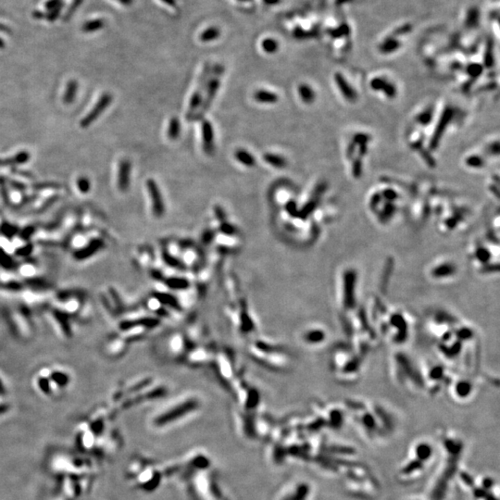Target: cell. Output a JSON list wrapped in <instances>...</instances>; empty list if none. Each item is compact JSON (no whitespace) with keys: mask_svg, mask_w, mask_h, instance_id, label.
Listing matches in <instances>:
<instances>
[{"mask_svg":"<svg viewBox=\"0 0 500 500\" xmlns=\"http://www.w3.org/2000/svg\"><path fill=\"white\" fill-rule=\"evenodd\" d=\"M371 141V136L366 133H356L353 139L350 142L348 148V155L352 159L351 164V172L352 175L355 178H360L363 171V163L362 159L366 156L368 152V144Z\"/></svg>","mask_w":500,"mask_h":500,"instance_id":"cell-1","label":"cell"},{"mask_svg":"<svg viewBox=\"0 0 500 500\" xmlns=\"http://www.w3.org/2000/svg\"><path fill=\"white\" fill-rule=\"evenodd\" d=\"M457 266L451 261H438L430 268V276L434 280H447L457 274Z\"/></svg>","mask_w":500,"mask_h":500,"instance_id":"cell-2","label":"cell"},{"mask_svg":"<svg viewBox=\"0 0 500 500\" xmlns=\"http://www.w3.org/2000/svg\"><path fill=\"white\" fill-rule=\"evenodd\" d=\"M370 87L373 92L381 93L391 99L394 98L397 94V90L394 83L383 77L373 78L370 83Z\"/></svg>","mask_w":500,"mask_h":500,"instance_id":"cell-3","label":"cell"},{"mask_svg":"<svg viewBox=\"0 0 500 500\" xmlns=\"http://www.w3.org/2000/svg\"><path fill=\"white\" fill-rule=\"evenodd\" d=\"M111 100H112V96H111V94H103L100 97L98 102L94 106V109L89 112L87 116L84 117L83 120H82L81 126L83 128H86L90 126L100 116V114L103 111H105L106 108L111 104Z\"/></svg>","mask_w":500,"mask_h":500,"instance_id":"cell-4","label":"cell"},{"mask_svg":"<svg viewBox=\"0 0 500 500\" xmlns=\"http://www.w3.org/2000/svg\"><path fill=\"white\" fill-rule=\"evenodd\" d=\"M146 185H147V189H148L150 198L152 201V209H153L154 215L157 217L162 216L164 213V211H165V208H164V202L162 199L160 189L158 187L155 181L152 179H149L147 181Z\"/></svg>","mask_w":500,"mask_h":500,"instance_id":"cell-5","label":"cell"},{"mask_svg":"<svg viewBox=\"0 0 500 500\" xmlns=\"http://www.w3.org/2000/svg\"><path fill=\"white\" fill-rule=\"evenodd\" d=\"M333 79H334V83L336 84V87L338 88L340 94L344 97V99L348 101L350 103H353L358 99L357 91L347 82V80L345 79L344 75H342L341 73H335Z\"/></svg>","mask_w":500,"mask_h":500,"instance_id":"cell-6","label":"cell"},{"mask_svg":"<svg viewBox=\"0 0 500 500\" xmlns=\"http://www.w3.org/2000/svg\"><path fill=\"white\" fill-rule=\"evenodd\" d=\"M201 133H202L203 148L207 154L211 155L214 151V132L211 122L206 120L202 122Z\"/></svg>","mask_w":500,"mask_h":500,"instance_id":"cell-7","label":"cell"},{"mask_svg":"<svg viewBox=\"0 0 500 500\" xmlns=\"http://www.w3.org/2000/svg\"><path fill=\"white\" fill-rule=\"evenodd\" d=\"M131 163L128 161H122L120 163L119 176H118V187L121 192H126L130 184L131 178Z\"/></svg>","mask_w":500,"mask_h":500,"instance_id":"cell-8","label":"cell"},{"mask_svg":"<svg viewBox=\"0 0 500 500\" xmlns=\"http://www.w3.org/2000/svg\"><path fill=\"white\" fill-rule=\"evenodd\" d=\"M470 382L471 381H469V380L462 379V380L457 381V383H454L453 393L458 398L464 399L466 397H469L468 395L472 394V391H473V385Z\"/></svg>","mask_w":500,"mask_h":500,"instance_id":"cell-9","label":"cell"},{"mask_svg":"<svg viewBox=\"0 0 500 500\" xmlns=\"http://www.w3.org/2000/svg\"><path fill=\"white\" fill-rule=\"evenodd\" d=\"M220 87V80L218 78H213L211 80V82L208 84V92H207V97H206L205 102L203 104V107L201 109V111L199 112V115L197 116V118H199L201 116V114L205 113L207 110L209 109V107L211 105L212 100L214 98V96L216 95L217 91L218 89Z\"/></svg>","mask_w":500,"mask_h":500,"instance_id":"cell-10","label":"cell"},{"mask_svg":"<svg viewBox=\"0 0 500 500\" xmlns=\"http://www.w3.org/2000/svg\"><path fill=\"white\" fill-rule=\"evenodd\" d=\"M254 99L260 103H265V104H273V103H276L278 99H279V96L277 94L272 93V92H270V91H266V90H259L255 92L254 94Z\"/></svg>","mask_w":500,"mask_h":500,"instance_id":"cell-11","label":"cell"},{"mask_svg":"<svg viewBox=\"0 0 500 500\" xmlns=\"http://www.w3.org/2000/svg\"><path fill=\"white\" fill-rule=\"evenodd\" d=\"M297 92L299 94L300 98L306 104H311L316 97V94H315V92L313 91V89L311 88L310 85L305 84V83L300 84L298 88H297Z\"/></svg>","mask_w":500,"mask_h":500,"instance_id":"cell-12","label":"cell"},{"mask_svg":"<svg viewBox=\"0 0 500 500\" xmlns=\"http://www.w3.org/2000/svg\"><path fill=\"white\" fill-rule=\"evenodd\" d=\"M263 158L267 163H269L272 166L278 168V169H283L287 165V161L282 156L272 154V153H266V154H264Z\"/></svg>","mask_w":500,"mask_h":500,"instance_id":"cell-13","label":"cell"},{"mask_svg":"<svg viewBox=\"0 0 500 500\" xmlns=\"http://www.w3.org/2000/svg\"><path fill=\"white\" fill-rule=\"evenodd\" d=\"M236 160L245 166L253 167L256 164L255 159L252 154L245 149H238L235 152Z\"/></svg>","mask_w":500,"mask_h":500,"instance_id":"cell-14","label":"cell"},{"mask_svg":"<svg viewBox=\"0 0 500 500\" xmlns=\"http://www.w3.org/2000/svg\"><path fill=\"white\" fill-rule=\"evenodd\" d=\"M204 85H205V83L204 84H202L200 86V88L194 92V94H193L192 98H191V102H190V105H189V111L188 113H187V117H191L193 115L194 111H196L199 107L200 103L202 101V90H204Z\"/></svg>","mask_w":500,"mask_h":500,"instance_id":"cell-15","label":"cell"},{"mask_svg":"<svg viewBox=\"0 0 500 500\" xmlns=\"http://www.w3.org/2000/svg\"><path fill=\"white\" fill-rule=\"evenodd\" d=\"M180 130H181L180 121L176 117H173L172 118V120L170 121V124H169V130H168L169 138L171 140H176L179 137Z\"/></svg>","mask_w":500,"mask_h":500,"instance_id":"cell-16","label":"cell"},{"mask_svg":"<svg viewBox=\"0 0 500 500\" xmlns=\"http://www.w3.org/2000/svg\"><path fill=\"white\" fill-rule=\"evenodd\" d=\"M29 158H30V155L28 154L27 152H22V153L17 154L16 156H14L12 158H9V159H6V160H1L0 161V165H10V164L23 163V162H26L29 160Z\"/></svg>","mask_w":500,"mask_h":500,"instance_id":"cell-17","label":"cell"},{"mask_svg":"<svg viewBox=\"0 0 500 500\" xmlns=\"http://www.w3.org/2000/svg\"><path fill=\"white\" fill-rule=\"evenodd\" d=\"M76 91H77V83L75 81H70L68 83V86H67L66 93L64 94V97H63V101L64 103L66 104H71L74 97H75V94H76Z\"/></svg>","mask_w":500,"mask_h":500,"instance_id":"cell-18","label":"cell"},{"mask_svg":"<svg viewBox=\"0 0 500 500\" xmlns=\"http://www.w3.org/2000/svg\"><path fill=\"white\" fill-rule=\"evenodd\" d=\"M416 454L422 461H427L432 455V448L427 444H421L417 446Z\"/></svg>","mask_w":500,"mask_h":500,"instance_id":"cell-19","label":"cell"},{"mask_svg":"<svg viewBox=\"0 0 500 500\" xmlns=\"http://www.w3.org/2000/svg\"><path fill=\"white\" fill-rule=\"evenodd\" d=\"M219 35H220V32L217 30L216 28H210L201 34L200 39L202 42H211L212 40L218 38Z\"/></svg>","mask_w":500,"mask_h":500,"instance_id":"cell-20","label":"cell"},{"mask_svg":"<svg viewBox=\"0 0 500 500\" xmlns=\"http://www.w3.org/2000/svg\"><path fill=\"white\" fill-rule=\"evenodd\" d=\"M261 46L262 49L266 51L267 53H273L278 49V43L273 39L267 38L263 40Z\"/></svg>","mask_w":500,"mask_h":500,"instance_id":"cell-21","label":"cell"},{"mask_svg":"<svg viewBox=\"0 0 500 500\" xmlns=\"http://www.w3.org/2000/svg\"><path fill=\"white\" fill-rule=\"evenodd\" d=\"M102 27H103V22L101 20H95V21H91V22L85 23L83 25V30L84 32L88 33V32L96 31Z\"/></svg>","mask_w":500,"mask_h":500,"instance_id":"cell-22","label":"cell"},{"mask_svg":"<svg viewBox=\"0 0 500 500\" xmlns=\"http://www.w3.org/2000/svg\"><path fill=\"white\" fill-rule=\"evenodd\" d=\"M466 163L472 168H481L483 165V161L480 156H470L467 158Z\"/></svg>","mask_w":500,"mask_h":500,"instance_id":"cell-23","label":"cell"},{"mask_svg":"<svg viewBox=\"0 0 500 500\" xmlns=\"http://www.w3.org/2000/svg\"><path fill=\"white\" fill-rule=\"evenodd\" d=\"M286 211L288 212L289 214L291 216L297 217L298 215V210H297V205H296V202L294 201V200H290L287 203H286Z\"/></svg>","mask_w":500,"mask_h":500,"instance_id":"cell-24","label":"cell"},{"mask_svg":"<svg viewBox=\"0 0 500 500\" xmlns=\"http://www.w3.org/2000/svg\"><path fill=\"white\" fill-rule=\"evenodd\" d=\"M78 187L82 193H87L90 189V183L87 178L81 177L78 180Z\"/></svg>","mask_w":500,"mask_h":500,"instance_id":"cell-25","label":"cell"},{"mask_svg":"<svg viewBox=\"0 0 500 500\" xmlns=\"http://www.w3.org/2000/svg\"><path fill=\"white\" fill-rule=\"evenodd\" d=\"M82 2H83V0H74V1L72 2V4L71 5V7L68 9L66 15L64 17V19H65L66 21L67 20H69V19H70V17L72 16V14H73V12L77 10L78 8H79V6L82 4Z\"/></svg>","mask_w":500,"mask_h":500,"instance_id":"cell-26","label":"cell"},{"mask_svg":"<svg viewBox=\"0 0 500 500\" xmlns=\"http://www.w3.org/2000/svg\"><path fill=\"white\" fill-rule=\"evenodd\" d=\"M214 211H215V215L217 217V220L220 221V222H223L225 221L226 219V214L224 212V210L222 209L221 206H216L214 208Z\"/></svg>","mask_w":500,"mask_h":500,"instance_id":"cell-27","label":"cell"},{"mask_svg":"<svg viewBox=\"0 0 500 500\" xmlns=\"http://www.w3.org/2000/svg\"><path fill=\"white\" fill-rule=\"evenodd\" d=\"M221 231L225 234H234L235 228L233 227L232 224L224 222V223H222V226H221Z\"/></svg>","mask_w":500,"mask_h":500,"instance_id":"cell-28","label":"cell"},{"mask_svg":"<svg viewBox=\"0 0 500 500\" xmlns=\"http://www.w3.org/2000/svg\"><path fill=\"white\" fill-rule=\"evenodd\" d=\"M63 6V3L61 0H50L46 3V8L48 10H54V9H61Z\"/></svg>","mask_w":500,"mask_h":500,"instance_id":"cell-29","label":"cell"},{"mask_svg":"<svg viewBox=\"0 0 500 500\" xmlns=\"http://www.w3.org/2000/svg\"><path fill=\"white\" fill-rule=\"evenodd\" d=\"M60 11H61V9H54L53 11H50L49 13L47 14V16H46L47 20H49V21H54L56 18L59 16V14H60Z\"/></svg>","mask_w":500,"mask_h":500,"instance_id":"cell-30","label":"cell"},{"mask_svg":"<svg viewBox=\"0 0 500 500\" xmlns=\"http://www.w3.org/2000/svg\"><path fill=\"white\" fill-rule=\"evenodd\" d=\"M33 16L35 17V18H37V19H42V18H44V13H42L41 11H35V12L33 13Z\"/></svg>","mask_w":500,"mask_h":500,"instance_id":"cell-31","label":"cell"},{"mask_svg":"<svg viewBox=\"0 0 500 500\" xmlns=\"http://www.w3.org/2000/svg\"><path fill=\"white\" fill-rule=\"evenodd\" d=\"M277 1H279V0H265V2L268 3V4H274V3H276Z\"/></svg>","mask_w":500,"mask_h":500,"instance_id":"cell-32","label":"cell"},{"mask_svg":"<svg viewBox=\"0 0 500 500\" xmlns=\"http://www.w3.org/2000/svg\"><path fill=\"white\" fill-rule=\"evenodd\" d=\"M3 46H4V44H3V42L0 40V47H3Z\"/></svg>","mask_w":500,"mask_h":500,"instance_id":"cell-33","label":"cell"}]
</instances>
